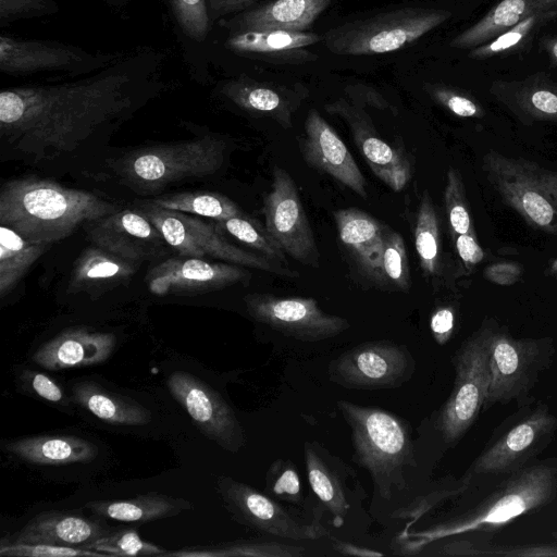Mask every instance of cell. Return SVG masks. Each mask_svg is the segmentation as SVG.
<instances>
[{
    "mask_svg": "<svg viewBox=\"0 0 557 557\" xmlns=\"http://www.w3.org/2000/svg\"><path fill=\"white\" fill-rule=\"evenodd\" d=\"M164 57L120 54L87 76L0 92L1 158L52 162L112 133L165 88Z\"/></svg>",
    "mask_w": 557,
    "mask_h": 557,
    "instance_id": "1",
    "label": "cell"
},
{
    "mask_svg": "<svg viewBox=\"0 0 557 557\" xmlns=\"http://www.w3.org/2000/svg\"><path fill=\"white\" fill-rule=\"evenodd\" d=\"M120 209L94 193L35 176L7 181L0 189L1 225L36 243L62 240Z\"/></svg>",
    "mask_w": 557,
    "mask_h": 557,
    "instance_id": "2",
    "label": "cell"
},
{
    "mask_svg": "<svg viewBox=\"0 0 557 557\" xmlns=\"http://www.w3.org/2000/svg\"><path fill=\"white\" fill-rule=\"evenodd\" d=\"M336 405L350 429L355 461L370 474L375 494L389 499L406 487V470L416 466L409 424L380 407L346 399Z\"/></svg>",
    "mask_w": 557,
    "mask_h": 557,
    "instance_id": "3",
    "label": "cell"
},
{
    "mask_svg": "<svg viewBox=\"0 0 557 557\" xmlns=\"http://www.w3.org/2000/svg\"><path fill=\"white\" fill-rule=\"evenodd\" d=\"M225 140L213 135L138 148L112 168L132 188L154 193L165 186L216 173L224 164Z\"/></svg>",
    "mask_w": 557,
    "mask_h": 557,
    "instance_id": "4",
    "label": "cell"
},
{
    "mask_svg": "<svg viewBox=\"0 0 557 557\" xmlns=\"http://www.w3.org/2000/svg\"><path fill=\"white\" fill-rule=\"evenodd\" d=\"M557 495V467L535 465L512 472L488 497L465 515L421 533L423 543L497 528L548 505ZM420 540V541H422Z\"/></svg>",
    "mask_w": 557,
    "mask_h": 557,
    "instance_id": "5",
    "label": "cell"
},
{
    "mask_svg": "<svg viewBox=\"0 0 557 557\" xmlns=\"http://www.w3.org/2000/svg\"><path fill=\"white\" fill-rule=\"evenodd\" d=\"M482 171L503 201L530 226L557 237V172L533 160L488 150Z\"/></svg>",
    "mask_w": 557,
    "mask_h": 557,
    "instance_id": "6",
    "label": "cell"
},
{
    "mask_svg": "<svg viewBox=\"0 0 557 557\" xmlns=\"http://www.w3.org/2000/svg\"><path fill=\"white\" fill-rule=\"evenodd\" d=\"M450 16L447 10L432 8L384 11L331 28L323 35V42L338 55L393 52L423 37Z\"/></svg>",
    "mask_w": 557,
    "mask_h": 557,
    "instance_id": "7",
    "label": "cell"
},
{
    "mask_svg": "<svg viewBox=\"0 0 557 557\" xmlns=\"http://www.w3.org/2000/svg\"><path fill=\"white\" fill-rule=\"evenodd\" d=\"M137 209L162 233L178 256L218 259L287 278H297L300 275L288 265L232 244L215 221L164 209L149 200L139 202Z\"/></svg>",
    "mask_w": 557,
    "mask_h": 557,
    "instance_id": "8",
    "label": "cell"
},
{
    "mask_svg": "<svg viewBox=\"0 0 557 557\" xmlns=\"http://www.w3.org/2000/svg\"><path fill=\"white\" fill-rule=\"evenodd\" d=\"M495 327L493 322L482 324L453 357L456 374L454 386L435 419V428L448 445L457 443L466 434L484 406Z\"/></svg>",
    "mask_w": 557,
    "mask_h": 557,
    "instance_id": "9",
    "label": "cell"
},
{
    "mask_svg": "<svg viewBox=\"0 0 557 557\" xmlns=\"http://www.w3.org/2000/svg\"><path fill=\"white\" fill-rule=\"evenodd\" d=\"M216 491L231 516L240 524L274 536L295 541L329 535L322 509L284 505L240 481L220 475Z\"/></svg>",
    "mask_w": 557,
    "mask_h": 557,
    "instance_id": "10",
    "label": "cell"
},
{
    "mask_svg": "<svg viewBox=\"0 0 557 557\" xmlns=\"http://www.w3.org/2000/svg\"><path fill=\"white\" fill-rule=\"evenodd\" d=\"M550 338H513L495 327L490 349V385L484 408L523 397L549 367Z\"/></svg>",
    "mask_w": 557,
    "mask_h": 557,
    "instance_id": "11",
    "label": "cell"
},
{
    "mask_svg": "<svg viewBox=\"0 0 557 557\" xmlns=\"http://www.w3.org/2000/svg\"><path fill=\"white\" fill-rule=\"evenodd\" d=\"M416 369L405 345L391 341L359 344L329 362V380L354 389L395 388L408 382Z\"/></svg>",
    "mask_w": 557,
    "mask_h": 557,
    "instance_id": "12",
    "label": "cell"
},
{
    "mask_svg": "<svg viewBox=\"0 0 557 557\" xmlns=\"http://www.w3.org/2000/svg\"><path fill=\"white\" fill-rule=\"evenodd\" d=\"M265 227L286 255L304 265L320 267V251L293 177L274 166L270 191L264 196Z\"/></svg>",
    "mask_w": 557,
    "mask_h": 557,
    "instance_id": "13",
    "label": "cell"
},
{
    "mask_svg": "<svg viewBox=\"0 0 557 557\" xmlns=\"http://www.w3.org/2000/svg\"><path fill=\"white\" fill-rule=\"evenodd\" d=\"M244 301L256 321L301 342L327 339L350 327L348 320L323 311L313 298L252 293Z\"/></svg>",
    "mask_w": 557,
    "mask_h": 557,
    "instance_id": "14",
    "label": "cell"
},
{
    "mask_svg": "<svg viewBox=\"0 0 557 557\" xmlns=\"http://www.w3.org/2000/svg\"><path fill=\"white\" fill-rule=\"evenodd\" d=\"M120 54L91 53L82 48L51 40L0 36V71L8 75L62 72L89 74L102 69Z\"/></svg>",
    "mask_w": 557,
    "mask_h": 557,
    "instance_id": "15",
    "label": "cell"
},
{
    "mask_svg": "<svg viewBox=\"0 0 557 557\" xmlns=\"http://www.w3.org/2000/svg\"><path fill=\"white\" fill-rule=\"evenodd\" d=\"M166 386L206 437L230 453L245 445L244 429L234 410L210 385L188 372L174 371Z\"/></svg>",
    "mask_w": 557,
    "mask_h": 557,
    "instance_id": "16",
    "label": "cell"
},
{
    "mask_svg": "<svg viewBox=\"0 0 557 557\" xmlns=\"http://www.w3.org/2000/svg\"><path fill=\"white\" fill-rule=\"evenodd\" d=\"M325 110L342 119L373 174L392 190H403L414 173L412 158L401 144H389L377 133L362 107L339 98L325 104Z\"/></svg>",
    "mask_w": 557,
    "mask_h": 557,
    "instance_id": "17",
    "label": "cell"
},
{
    "mask_svg": "<svg viewBox=\"0 0 557 557\" xmlns=\"http://www.w3.org/2000/svg\"><path fill=\"white\" fill-rule=\"evenodd\" d=\"M250 278L245 267L177 255L152 267L145 280L154 295L195 296L247 284Z\"/></svg>",
    "mask_w": 557,
    "mask_h": 557,
    "instance_id": "18",
    "label": "cell"
},
{
    "mask_svg": "<svg viewBox=\"0 0 557 557\" xmlns=\"http://www.w3.org/2000/svg\"><path fill=\"white\" fill-rule=\"evenodd\" d=\"M83 227L92 245L139 264L164 257L171 248L162 233L138 209H120Z\"/></svg>",
    "mask_w": 557,
    "mask_h": 557,
    "instance_id": "19",
    "label": "cell"
},
{
    "mask_svg": "<svg viewBox=\"0 0 557 557\" xmlns=\"http://www.w3.org/2000/svg\"><path fill=\"white\" fill-rule=\"evenodd\" d=\"M304 457L310 487L332 523L341 528L356 505L366 497L354 469L321 443L307 441Z\"/></svg>",
    "mask_w": 557,
    "mask_h": 557,
    "instance_id": "20",
    "label": "cell"
},
{
    "mask_svg": "<svg viewBox=\"0 0 557 557\" xmlns=\"http://www.w3.org/2000/svg\"><path fill=\"white\" fill-rule=\"evenodd\" d=\"M557 418L540 405L525 420L516 424L474 461L471 472L512 473L539 454L552 440Z\"/></svg>",
    "mask_w": 557,
    "mask_h": 557,
    "instance_id": "21",
    "label": "cell"
},
{
    "mask_svg": "<svg viewBox=\"0 0 557 557\" xmlns=\"http://www.w3.org/2000/svg\"><path fill=\"white\" fill-rule=\"evenodd\" d=\"M308 165L327 174L366 199L367 183L350 151L333 127L317 110L305 120V134L296 138Z\"/></svg>",
    "mask_w": 557,
    "mask_h": 557,
    "instance_id": "22",
    "label": "cell"
},
{
    "mask_svg": "<svg viewBox=\"0 0 557 557\" xmlns=\"http://www.w3.org/2000/svg\"><path fill=\"white\" fill-rule=\"evenodd\" d=\"M338 238L359 274L380 288L388 286L383 270L384 233L386 224L357 208L333 213Z\"/></svg>",
    "mask_w": 557,
    "mask_h": 557,
    "instance_id": "23",
    "label": "cell"
},
{
    "mask_svg": "<svg viewBox=\"0 0 557 557\" xmlns=\"http://www.w3.org/2000/svg\"><path fill=\"white\" fill-rule=\"evenodd\" d=\"M90 518L77 510H49L32 518L1 544H52L73 547L84 545L110 533L114 528L100 517Z\"/></svg>",
    "mask_w": 557,
    "mask_h": 557,
    "instance_id": "24",
    "label": "cell"
},
{
    "mask_svg": "<svg viewBox=\"0 0 557 557\" xmlns=\"http://www.w3.org/2000/svg\"><path fill=\"white\" fill-rule=\"evenodd\" d=\"M115 346L113 333L71 327L40 345L32 360L51 371L90 367L107 361Z\"/></svg>",
    "mask_w": 557,
    "mask_h": 557,
    "instance_id": "25",
    "label": "cell"
},
{
    "mask_svg": "<svg viewBox=\"0 0 557 557\" xmlns=\"http://www.w3.org/2000/svg\"><path fill=\"white\" fill-rule=\"evenodd\" d=\"M221 95L239 109L272 119L284 128L293 126V117L308 96L302 86L294 88L238 77L225 82Z\"/></svg>",
    "mask_w": 557,
    "mask_h": 557,
    "instance_id": "26",
    "label": "cell"
},
{
    "mask_svg": "<svg viewBox=\"0 0 557 557\" xmlns=\"http://www.w3.org/2000/svg\"><path fill=\"white\" fill-rule=\"evenodd\" d=\"M490 92L524 125L557 122V82L545 73L494 81Z\"/></svg>",
    "mask_w": 557,
    "mask_h": 557,
    "instance_id": "27",
    "label": "cell"
},
{
    "mask_svg": "<svg viewBox=\"0 0 557 557\" xmlns=\"http://www.w3.org/2000/svg\"><path fill=\"white\" fill-rule=\"evenodd\" d=\"M322 40V35L309 32L245 30L232 33L226 47L272 62L304 63L317 58L307 48Z\"/></svg>",
    "mask_w": 557,
    "mask_h": 557,
    "instance_id": "28",
    "label": "cell"
},
{
    "mask_svg": "<svg viewBox=\"0 0 557 557\" xmlns=\"http://www.w3.org/2000/svg\"><path fill=\"white\" fill-rule=\"evenodd\" d=\"M332 0H274L237 14L228 23L232 33L245 30L305 32Z\"/></svg>",
    "mask_w": 557,
    "mask_h": 557,
    "instance_id": "29",
    "label": "cell"
},
{
    "mask_svg": "<svg viewBox=\"0 0 557 557\" xmlns=\"http://www.w3.org/2000/svg\"><path fill=\"white\" fill-rule=\"evenodd\" d=\"M4 449L16 459L37 466L86 463L98 455L92 442L66 434H40L10 440Z\"/></svg>",
    "mask_w": 557,
    "mask_h": 557,
    "instance_id": "30",
    "label": "cell"
},
{
    "mask_svg": "<svg viewBox=\"0 0 557 557\" xmlns=\"http://www.w3.org/2000/svg\"><path fill=\"white\" fill-rule=\"evenodd\" d=\"M72 400L98 420L116 426H143L151 422V412L140 404L85 380L72 385Z\"/></svg>",
    "mask_w": 557,
    "mask_h": 557,
    "instance_id": "31",
    "label": "cell"
},
{
    "mask_svg": "<svg viewBox=\"0 0 557 557\" xmlns=\"http://www.w3.org/2000/svg\"><path fill=\"white\" fill-rule=\"evenodd\" d=\"M138 267L137 262L92 245L77 258L71 272L69 293L113 287L131 278Z\"/></svg>",
    "mask_w": 557,
    "mask_h": 557,
    "instance_id": "32",
    "label": "cell"
},
{
    "mask_svg": "<svg viewBox=\"0 0 557 557\" xmlns=\"http://www.w3.org/2000/svg\"><path fill=\"white\" fill-rule=\"evenodd\" d=\"M191 507V503L186 499L159 493L126 499L90 502L85 505L92 516L124 523H146L169 518Z\"/></svg>",
    "mask_w": 557,
    "mask_h": 557,
    "instance_id": "33",
    "label": "cell"
},
{
    "mask_svg": "<svg viewBox=\"0 0 557 557\" xmlns=\"http://www.w3.org/2000/svg\"><path fill=\"white\" fill-rule=\"evenodd\" d=\"M540 10H549L545 0H500L481 20L458 34L449 46L457 49H473L496 38Z\"/></svg>",
    "mask_w": 557,
    "mask_h": 557,
    "instance_id": "34",
    "label": "cell"
},
{
    "mask_svg": "<svg viewBox=\"0 0 557 557\" xmlns=\"http://www.w3.org/2000/svg\"><path fill=\"white\" fill-rule=\"evenodd\" d=\"M51 244L30 242L0 226V297L9 295Z\"/></svg>",
    "mask_w": 557,
    "mask_h": 557,
    "instance_id": "35",
    "label": "cell"
},
{
    "mask_svg": "<svg viewBox=\"0 0 557 557\" xmlns=\"http://www.w3.org/2000/svg\"><path fill=\"white\" fill-rule=\"evenodd\" d=\"M414 246L423 275L432 281L443 273L441 232L436 210L428 190H424L417 211Z\"/></svg>",
    "mask_w": 557,
    "mask_h": 557,
    "instance_id": "36",
    "label": "cell"
},
{
    "mask_svg": "<svg viewBox=\"0 0 557 557\" xmlns=\"http://www.w3.org/2000/svg\"><path fill=\"white\" fill-rule=\"evenodd\" d=\"M305 548L277 541L239 540L210 546L166 552L164 556L180 557H301Z\"/></svg>",
    "mask_w": 557,
    "mask_h": 557,
    "instance_id": "37",
    "label": "cell"
},
{
    "mask_svg": "<svg viewBox=\"0 0 557 557\" xmlns=\"http://www.w3.org/2000/svg\"><path fill=\"white\" fill-rule=\"evenodd\" d=\"M164 209L224 221L246 213L227 196L209 191H187L165 195L149 200Z\"/></svg>",
    "mask_w": 557,
    "mask_h": 557,
    "instance_id": "38",
    "label": "cell"
},
{
    "mask_svg": "<svg viewBox=\"0 0 557 557\" xmlns=\"http://www.w3.org/2000/svg\"><path fill=\"white\" fill-rule=\"evenodd\" d=\"M215 223L223 233H228L249 248L257 250L258 253L283 265H288L285 251L269 233L265 225L263 226L258 220L245 214L215 221Z\"/></svg>",
    "mask_w": 557,
    "mask_h": 557,
    "instance_id": "39",
    "label": "cell"
},
{
    "mask_svg": "<svg viewBox=\"0 0 557 557\" xmlns=\"http://www.w3.org/2000/svg\"><path fill=\"white\" fill-rule=\"evenodd\" d=\"M556 15V10L536 11L496 38L471 49L469 57L474 60H485L512 52L540 26L553 20Z\"/></svg>",
    "mask_w": 557,
    "mask_h": 557,
    "instance_id": "40",
    "label": "cell"
},
{
    "mask_svg": "<svg viewBox=\"0 0 557 557\" xmlns=\"http://www.w3.org/2000/svg\"><path fill=\"white\" fill-rule=\"evenodd\" d=\"M82 548L108 556H164L166 553L162 547L144 541L134 528L113 529Z\"/></svg>",
    "mask_w": 557,
    "mask_h": 557,
    "instance_id": "41",
    "label": "cell"
},
{
    "mask_svg": "<svg viewBox=\"0 0 557 557\" xmlns=\"http://www.w3.org/2000/svg\"><path fill=\"white\" fill-rule=\"evenodd\" d=\"M264 492L276 500L302 506V484L297 467L292 460L278 458L272 461L265 474Z\"/></svg>",
    "mask_w": 557,
    "mask_h": 557,
    "instance_id": "42",
    "label": "cell"
},
{
    "mask_svg": "<svg viewBox=\"0 0 557 557\" xmlns=\"http://www.w3.org/2000/svg\"><path fill=\"white\" fill-rule=\"evenodd\" d=\"M440 555L496 557H557V546L550 544L480 546L467 541H453L443 545Z\"/></svg>",
    "mask_w": 557,
    "mask_h": 557,
    "instance_id": "43",
    "label": "cell"
},
{
    "mask_svg": "<svg viewBox=\"0 0 557 557\" xmlns=\"http://www.w3.org/2000/svg\"><path fill=\"white\" fill-rule=\"evenodd\" d=\"M444 203L451 236L475 234L465 184L455 168H449L446 174Z\"/></svg>",
    "mask_w": 557,
    "mask_h": 557,
    "instance_id": "44",
    "label": "cell"
},
{
    "mask_svg": "<svg viewBox=\"0 0 557 557\" xmlns=\"http://www.w3.org/2000/svg\"><path fill=\"white\" fill-rule=\"evenodd\" d=\"M383 270L387 282L407 293L410 288V272L406 244L401 235L386 225L384 233Z\"/></svg>",
    "mask_w": 557,
    "mask_h": 557,
    "instance_id": "45",
    "label": "cell"
},
{
    "mask_svg": "<svg viewBox=\"0 0 557 557\" xmlns=\"http://www.w3.org/2000/svg\"><path fill=\"white\" fill-rule=\"evenodd\" d=\"M170 3L183 33L195 41L205 40L211 21L207 0H170Z\"/></svg>",
    "mask_w": 557,
    "mask_h": 557,
    "instance_id": "46",
    "label": "cell"
},
{
    "mask_svg": "<svg viewBox=\"0 0 557 557\" xmlns=\"http://www.w3.org/2000/svg\"><path fill=\"white\" fill-rule=\"evenodd\" d=\"M425 90L435 102L459 117L481 119L485 114L481 103L466 91L444 84L428 85Z\"/></svg>",
    "mask_w": 557,
    "mask_h": 557,
    "instance_id": "47",
    "label": "cell"
},
{
    "mask_svg": "<svg viewBox=\"0 0 557 557\" xmlns=\"http://www.w3.org/2000/svg\"><path fill=\"white\" fill-rule=\"evenodd\" d=\"M20 385L37 398L46 400L52 405L63 408H70L71 399L66 396L61 385L51 376L24 369L18 373Z\"/></svg>",
    "mask_w": 557,
    "mask_h": 557,
    "instance_id": "48",
    "label": "cell"
},
{
    "mask_svg": "<svg viewBox=\"0 0 557 557\" xmlns=\"http://www.w3.org/2000/svg\"><path fill=\"white\" fill-rule=\"evenodd\" d=\"M0 555L3 557H73V556H108L103 553L82 547L52 544H1Z\"/></svg>",
    "mask_w": 557,
    "mask_h": 557,
    "instance_id": "49",
    "label": "cell"
},
{
    "mask_svg": "<svg viewBox=\"0 0 557 557\" xmlns=\"http://www.w3.org/2000/svg\"><path fill=\"white\" fill-rule=\"evenodd\" d=\"M58 11L53 0H0V21L7 24L18 18L41 16Z\"/></svg>",
    "mask_w": 557,
    "mask_h": 557,
    "instance_id": "50",
    "label": "cell"
},
{
    "mask_svg": "<svg viewBox=\"0 0 557 557\" xmlns=\"http://www.w3.org/2000/svg\"><path fill=\"white\" fill-rule=\"evenodd\" d=\"M451 238L465 271L470 274L484 259V252L478 242L476 234H457Z\"/></svg>",
    "mask_w": 557,
    "mask_h": 557,
    "instance_id": "51",
    "label": "cell"
},
{
    "mask_svg": "<svg viewBox=\"0 0 557 557\" xmlns=\"http://www.w3.org/2000/svg\"><path fill=\"white\" fill-rule=\"evenodd\" d=\"M345 92L349 101L359 107L369 106L380 110H389L393 114L397 113V110L373 87L363 84L350 85L345 88Z\"/></svg>",
    "mask_w": 557,
    "mask_h": 557,
    "instance_id": "52",
    "label": "cell"
},
{
    "mask_svg": "<svg viewBox=\"0 0 557 557\" xmlns=\"http://www.w3.org/2000/svg\"><path fill=\"white\" fill-rule=\"evenodd\" d=\"M430 329L435 342L445 345L455 329V310L450 306L438 307L431 315Z\"/></svg>",
    "mask_w": 557,
    "mask_h": 557,
    "instance_id": "53",
    "label": "cell"
},
{
    "mask_svg": "<svg viewBox=\"0 0 557 557\" xmlns=\"http://www.w3.org/2000/svg\"><path fill=\"white\" fill-rule=\"evenodd\" d=\"M523 273V267L517 262H498L486 267L483 276L496 285H512L517 283Z\"/></svg>",
    "mask_w": 557,
    "mask_h": 557,
    "instance_id": "54",
    "label": "cell"
},
{
    "mask_svg": "<svg viewBox=\"0 0 557 557\" xmlns=\"http://www.w3.org/2000/svg\"><path fill=\"white\" fill-rule=\"evenodd\" d=\"M257 0H207L211 20L222 17L231 13L244 12Z\"/></svg>",
    "mask_w": 557,
    "mask_h": 557,
    "instance_id": "55",
    "label": "cell"
},
{
    "mask_svg": "<svg viewBox=\"0 0 557 557\" xmlns=\"http://www.w3.org/2000/svg\"><path fill=\"white\" fill-rule=\"evenodd\" d=\"M332 547L334 550H336L341 555L345 556H359V557H377V556H384V553L364 547L359 546L339 539H333L332 540Z\"/></svg>",
    "mask_w": 557,
    "mask_h": 557,
    "instance_id": "56",
    "label": "cell"
},
{
    "mask_svg": "<svg viewBox=\"0 0 557 557\" xmlns=\"http://www.w3.org/2000/svg\"><path fill=\"white\" fill-rule=\"evenodd\" d=\"M541 45L550 62L557 65V35L543 38Z\"/></svg>",
    "mask_w": 557,
    "mask_h": 557,
    "instance_id": "57",
    "label": "cell"
},
{
    "mask_svg": "<svg viewBox=\"0 0 557 557\" xmlns=\"http://www.w3.org/2000/svg\"><path fill=\"white\" fill-rule=\"evenodd\" d=\"M546 273H547V275H550V276L555 277L556 281H557V259H554L549 263Z\"/></svg>",
    "mask_w": 557,
    "mask_h": 557,
    "instance_id": "58",
    "label": "cell"
},
{
    "mask_svg": "<svg viewBox=\"0 0 557 557\" xmlns=\"http://www.w3.org/2000/svg\"><path fill=\"white\" fill-rule=\"evenodd\" d=\"M547 7L549 10H556L557 11V0H545Z\"/></svg>",
    "mask_w": 557,
    "mask_h": 557,
    "instance_id": "59",
    "label": "cell"
},
{
    "mask_svg": "<svg viewBox=\"0 0 557 557\" xmlns=\"http://www.w3.org/2000/svg\"><path fill=\"white\" fill-rule=\"evenodd\" d=\"M110 1L112 4H121L123 2V0H108Z\"/></svg>",
    "mask_w": 557,
    "mask_h": 557,
    "instance_id": "60",
    "label": "cell"
}]
</instances>
